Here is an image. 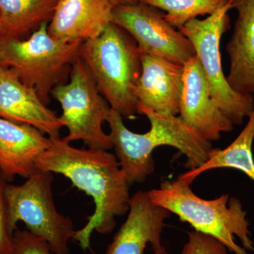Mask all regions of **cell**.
<instances>
[{
	"mask_svg": "<svg viewBox=\"0 0 254 254\" xmlns=\"http://www.w3.org/2000/svg\"><path fill=\"white\" fill-rule=\"evenodd\" d=\"M51 140L50 148L37 160L36 168L63 175L93 198L94 212L73 237L82 250H91L93 232L111 233L117 217L128 211L129 183L116 156L108 150L75 148L61 138Z\"/></svg>",
	"mask_w": 254,
	"mask_h": 254,
	"instance_id": "1",
	"label": "cell"
},
{
	"mask_svg": "<svg viewBox=\"0 0 254 254\" xmlns=\"http://www.w3.org/2000/svg\"><path fill=\"white\" fill-rule=\"evenodd\" d=\"M137 113L149 120L150 128L146 133L130 131L123 118L113 109L107 122L115 156L128 183H143L154 172L153 153L157 147L169 145L180 150L187 157V167L190 170L207 161L213 148L211 143L200 138L180 116L155 113L139 104Z\"/></svg>",
	"mask_w": 254,
	"mask_h": 254,
	"instance_id": "2",
	"label": "cell"
},
{
	"mask_svg": "<svg viewBox=\"0 0 254 254\" xmlns=\"http://www.w3.org/2000/svg\"><path fill=\"white\" fill-rule=\"evenodd\" d=\"M190 185L180 177L162 182L160 187L148 191L152 203L175 214L195 231L215 237L235 254L254 251L247 212L240 200L223 194L205 200L195 194Z\"/></svg>",
	"mask_w": 254,
	"mask_h": 254,
	"instance_id": "3",
	"label": "cell"
},
{
	"mask_svg": "<svg viewBox=\"0 0 254 254\" xmlns=\"http://www.w3.org/2000/svg\"><path fill=\"white\" fill-rule=\"evenodd\" d=\"M79 57L112 109L123 119L136 118L141 53L131 36L110 23L99 37L82 43Z\"/></svg>",
	"mask_w": 254,
	"mask_h": 254,
	"instance_id": "4",
	"label": "cell"
},
{
	"mask_svg": "<svg viewBox=\"0 0 254 254\" xmlns=\"http://www.w3.org/2000/svg\"><path fill=\"white\" fill-rule=\"evenodd\" d=\"M81 44L55 39L48 33V22H45L28 39L1 41L0 66L9 68L22 83L36 90L48 105L52 91L64 83L79 56Z\"/></svg>",
	"mask_w": 254,
	"mask_h": 254,
	"instance_id": "5",
	"label": "cell"
},
{
	"mask_svg": "<svg viewBox=\"0 0 254 254\" xmlns=\"http://www.w3.org/2000/svg\"><path fill=\"white\" fill-rule=\"evenodd\" d=\"M19 185L4 189L9 230L14 235L18 222L44 239L54 254H69V242L76 230L71 218L58 211L53 197V173L36 168Z\"/></svg>",
	"mask_w": 254,
	"mask_h": 254,
	"instance_id": "6",
	"label": "cell"
},
{
	"mask_svg": "<svg viewBox=\"0 0 254 254\" xmlns=\"http://www.w3.org/2000/svg\"><path fill=\"white\" fill-rule=\"evenodd\" d=\"M51 95L61 106L60 119L68 129L64 141H81L93 149L113 148L110 134L103 127L110 118L111 107L79 56L72 64L67 83L58 85Z\"/></svg>",
	"mask_w": 254,
	"mask_h": 254,
	"instance_id": "7",
	"label": "cell"
},
{
	"mask_svg": "<svg viewBox=\"0 0 254 254\" xmlns=\"http://www.w3.org/2000/svg\"><path fill=\"white\" fill-rule=\"evenodd\" d=\"M231 0L204 19L194 18L178 30L193 45L213 100L234 125H241L254 110V96L234 91L224 74L220 41L230 28Z\"/></svg>",
	"mask_w": 254,
	"mask_h": 254,
	"instance_id": "8",
	"label": "cell"
},
{
	"mask_svg": "<svg viewBox=\"0 0 254 254\" xmlns=\"http://www.w3.org/2000/svg\"><path fill=\"white\" fill-rule=\"evenodd\" d=\"M112 23L131 36L141 54L182 66L196 56L190 40L171 26L160 10L150 5L138 2L115 6Z\"/></svg>",
	"mask_w": 254,
	"mask_h": 254,
	"instance_id": "9",
	"label": "cell"
},
{
	"mask_svg": "<svg viewBox=\"0 0 254 254\" xmlns=\"http://www.w3.org/2000/svg\"><path fill=\"white\" fill-rule=\"evenodd\" d=\"M180 118L205 141H218L234 125L222 113L209 91L208 83L196 56L184 65Z\"/></svg>",
	"mask_w": 254,
	"mask_h": 254,
	"instance_id": "10",
	"label": "cell"
},
{
	"mask_svg": "<svg viewBox=\"0 0 254 254\" xmlns=\"http://www.w3.org/2000/svg\"><path fill=\"white\" fill-rule=\"evenodd\" d=\"M128 212L105 254H144L148 244L153 253L168 254L162 245L161 235L165 220L171 213L152 203L148 191L144 190L131 196Z\"/></svg>",
	"mask_w": 254,
	"mask_h": 254,
	"instance_id": "11",
	"label": "cell"
},
{
	"mask_svg": "<svg viewBox=\"0 0 254 254\" xmlns=\"http://www.w3.org/2000/svg\"><path fill=\"white\" fill-rule=\"evenodd\" d=\"M0 118L35 127L51 139L60 138L63 121L43 103L36 90L0 66Z\"/></svg>",
	"mask_w": 254,
	"mask_h": 254,
	"instance_id": "12",
	"label": "cell"
},
{
	"mask_svg": "<svg viewBox=\"0 0 254 254\" xmlns=\"http://www.w3.org/2000/svg\"><path fill=\"white\" fill-rule=\"evenodd\" d=\"M141 76L134 94L137 104L155 113L178 115L183 90L184 66L141 54Z\"/></svg>",
	"mask_w": 254,
	"mask_h": 254,
	"instance_id": "13",
	"label": "cell"
},
{
	"mask_svg": "<svg viewBox=\"0 0 254 254\" xmlns=\"http://www.w3.org/2000/svg\"><path fill=\"white\" fill-rule=\"evenodd\" d=\"M113 9L111 0H58L48 33L67 43L95 39L112 23Z\"/></svg>",
	"mask_w": 254,
	"mask_h": 254,
	"instance_id": "14",
	"label": "cell"
},
{
	"mask_svg": "<svg viewBox=\"0 0 254 254\" xmlns=\"http://www.w3.org/2000/svg\"><path fill=\"white\" fill-rule=\"evenodd\" d=\"M51 144V138L35 127L0 118V173L6 181L27 179Z\"/></svg>",
	"mask_w": 254,
	"mask_h": 254,
	"instance_id": "15",
	"label": "cell"
},
{
	"mask_svg": "<svg viewBox=\"0 0 254 254\" xmlns=\"http://www.w3.org/2000/svg\"><path fill=\"white\" fill-rule=\"evenodd\" d=\"M237 12L233 34L227 43L230 71L226 76L234 91L254 95V0H231Z\"/></svg>",
	"mask_w": 254,
	"mask_h": 254,
	"instance_id": "16",
	"label": "cell"
},
{
	"mask_svg": "<svg viewBox=\"0 0 254 254\" xmlns=\"http://www.w3.org/2000/svg\"><path fill=\"white\" fill-rule=\"evenodd\" d=\"M249 121L231 144L224 149L212 148L208 160L199 168L190 170L180 175V178L191 185L202 173L218 168L240 170L254 182V159L252 145L254 140V110Z\"/></svg>",
	"mask_w": 254,
	"mask_h": 254,
	"instance_id": "17",
	"label": "cell"
},
{
	"mask_svg": "<svg viewBox=\"0 0 254 254\" xmlns=\"http://www.w3.org/2000/svg\"><path fill=\"white\" fill-rule=\"evenodd\" d=\"M58 0H0V40L19 36L50 21Z\"/></svg>",
	"mask_w": 254,
	"mask_h": 254,
	"instance_id": "18",
	"label": "cell"
},
{
	"mask_svg": "<svg viewBox=\"0 0 254 254\" xmlns=\"http://www.w3.org/2000/svg\"><path fill=\"white\" fill-rule=\"evenodd\" d=\"M229 0H140L139 2L166 11L164 18L178 29L198 16L211 15Z\"/></svg>",
	"mask_w": 254,
	"mask_h": 254,
	"instance_id": "19",
	"label": "cell"
},
{
	"mask_svg": "<svg viewBox=\"0 0 254 254\" xmlns=\"http://www.w3.org/2000/svg\"><path fill=\"white\" fill-rule=\"evenodd\" d=\"M227 249L215 237L202 232L188 233V241L184 246L181 254H228Z\"/></svg>",
	"mask_w": 254,
	"mask_h": 254,
	"instance_id": "20",
	"label": "cell"
},
{
	"mask_svg": "<svg viewBox=\"0 0 254 254\" xmlns=\"http://www.w3.org/2000/svg\"><path fill=\"white\" fill-rule=\"evenodd\" d=\"M13 240L14 254H54L46 240L28 230H15Z\"/></svg>",
	"mask_w": 254,
	"mask_h": 254,
	"instance_id": "21",
	"label": "cell"
},
{
	"mask_svg": "<svg viewBox=\"0 0 254 254\" xmlns=\"http://www.w3.org/2000/svg\"><path fill=\"white\" fill-rule=\"evenodd\" d=\"M6 180L0 173V254H14L13 235L8 227L4 189Z\"/></svg>",
	"mask_w": 254,
	"mask_h": 254,
	"instance_id": "22",
	"label": "cell"
},
{
	"mask_svg": "<svg viewBox=\"0 0 254 254\" xmlns=\"http://www.w3.org/2000/svg\"><path fill=\"white\" fill-rule=\"evenodd\" d=\"M139 1L140 0H111V2L115 7L119 5L135 4V3L139 2Z\"/></svg>",
	"mask_w": 254,
	"mask_h": 254,
	"instance_id": "23",
	"label": "cell"
},
{
	"mask_svg": "<svg viewBox=\"0 0 254 254\" xmlns=\"http://www.w3.org/2000/svg\"><path fill=\"white\" fill-rule=\"evenodd\" d=\"M154 254H164V253H154Z\"/></svg>",
	"mask_w": 254,
	"mask_h": 254,
	"instance_id": "24",
	"label": "cell"
},
{
	"mask_svg": "<svg viewBox=\"0 0 254 254\" xmlns=\"http://www.w3.org/2000/svg\"><path fill=\"white\" fill-rule=\"evenodd\" d=\"M0 46H1V40H0Z\"/></svg>",
	"mask_w": 254,
	"mask_h": 254,
	"instance_id": "25",
	"label": "cell"
}]
</instances>
